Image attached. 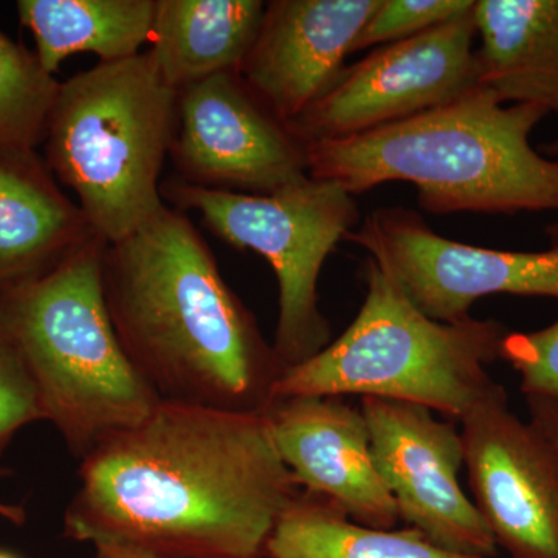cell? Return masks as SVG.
Segmentation results:
<instances>
[{
  "mask_svg": "<svg viewBox=\"0 0 558 558\" xmlns=\"http://www.w3.org/2000/svg\"><path fill=\"white\" fill-rule=\"evenodd\" d=\"M269 558H470L433 545L416 529L362 526L332 502L300 492L266 546Z\"/></svg>",
  "mask_w": 558,
  "mask_h": 558,
  "instance_id": "19",
  "label": "cell"
},
{
  "mask_svg": "<svg viewBox=\"0 0 558 558\" xmlns=\"http://www.w3.org/2000/svg\"><path fill=\"white\" fill-rule=\"evenodd\" d=\"M380 0H274L240 75L281 120L292 123L343 72Z\"/></svg>",
  "mask_w": 558,
  "mask_h": 558,
  "instance_id": "14",
  "label": "cell"
},
{
  "mask_svg": "<svg viewBox=\"0 0 558 558\" xmlns=\"http://www.w3.org/2000/svg\"><path fill=\"white\" fill-rule=\"evenodd\" d=\"M473 502L510 558H558V453L531 421L509 409L508 392L461 422Z\"/></svg>",
  "mask_w": 558,
  "mask_h": 558,
  "instance_id": "12",
  "label": "cell"
},
{
  "mask_svg": "<svg viewBox=\"0 0 558 558\" xmlns=\"http://www.w3.org/2000/svg\"><path fill=\"white\" fill-rule=\"evenodd\" d=\"M473 5L475 0H380L355 39L352 53L411 38L461 16Z\"/></svg>",
  "mask_w": 558,
  "mask_h": 558,
  "instance_id": "21",
  "label": "cell"
},
{
  "mask_svg": "<svg viewBox=\"0 0 558 558\" xmlns=\"http://www.w3.org/2000/svg\"><path fill=\"white\" fill-rule=\"evenodd\" d=\"M478 86L558 116V0H476Z\"/></svg>",
  "mask_w": 558,
  "mask_h": 558,
  "instance_id": "16",
  "label": "cell"
},
{
  "mask_svg": "<svg viewBox=\"0 0 558 558\" xmlns=\"http://www.w3.org/2000/svg\"><path fill=\"white\" fill-rule=\"evenodd\" d=\"M46 418L38 387L20 351L0 330V457L25 425Z\"/></svg>",
  "mask_w": 558,
  "mask_h": 558,
  "instance_id": "23",
  "label": "cell"
},
{
  "mask_svg": "<svg viewBox=\"0 0 558 558\" xmlns=\"http://www.w3.org/2000/svg\"><path fill=\"white\" fill-rule=\"evenodd\" d=\"M102 292L121 347L160 402L269 409L284 368L185 213L163 205L106 245Z\"/></svg>",
  "mask_w": 558,
  "mask_h": 558,
  "instance_id": "2",
  "label": "cell"
},
{
  "mask_svg": "<svg viewBox=\"0 0 558 558\" xmlns=\"http://www.w3.org/2000/svg\"><path fill=\"white\" fill-rule=\"evenodd\" d=\"M266 2L260 0H156L150 53L175 92L219 73H240Z\"/></svg>",
  "mask_w": 558,
  "mask_h": 558,
  "instance_id": "17",
  "label": "cell"
},
{
  "mask_svg": "<svg viewBox=\"0 0 558 558\" xmlns=\"http://www.w3.org/2000/svg\"><path fill=\"white\" fill-rule=\"evenodd\" d=\"M16 10L35 38L40 65L54 75L81 51L102 62L138 54L150 39L156 0H20Z\"/></svg>",
  "mask_w": 558,
  "mask_h": 558,
  "instance_id": "18",
  "label": "cell"
},
{
  "mask_svg": "<svg viewBox=\"0 0 558 558\" xmlns=\"http://www.w3.org/2000/svg\"><path fill=\"white\" fill-rule=\"evenodd\" d=\"M106 245L98 238L44 277L0 290V330L31 371L47 421L80 459L160 403L110 322L102 292Z\"/></svg>",
  "mask_w": 558,
  "mask_h": 558,
  "instance_id": "4",
  "label": "cell"
},
{
  "mask_svg": "<svg viewBox=\"0 0 558 558\" xmlns=\"http://www.w3.org/2000/svg\"><path fill=\"white\" fill-rule=\"evenodd\" d=\"M170 157L178 179L204 189L271 194L310 178L306 146L238 72L178 90Z\"/></svg>",
  "mask_w": 558,
  "mask_h": 558,
  "instance_id": "11",
  "label": "cell"
},
{
  "mask_svg": "<svg viewBox=\"0 0 558 558\" xmlns=\"http://www.w3.org/2000/svg\"><path fill=\"white\" fill-rule=\"evenodd\" d=\"M357 317L317 355L284 369L274 400L295 396H360L427 407L461 422L506 389L487 365L509 330L495 319L442 323L418 311L368 258Z\"/></svg>",
  "mask_w": 558,
  "mask_h": 558,
  "instance_id": "5",
  "label": "cell"
},
{
  "mask_svg": "<svg viewBox=\"0 0 558 558\" xmlns=\"http://www.w3.org/2000/svg\"><path fill=\"white\" fill-rule=\"evenodd\" d=\"M539 150H542L543 156L549 157V159L558 160V138L553 140L550 143H546V145L539 146ZM546 234H548L553 247L558 248V222L546 227Z\"/></svg>",
  "mask_w": 558,
  "mask_h": 558,
  "instance_id": "26",
  "label": "cell"
},
{
  "mask_svg": "<svg viewBox=\"0 0 558 558\" xmlns=\"http://www.w3.org/2000/svg\"><path fill=\"white\" fill-rule=\"evenodd\" d=\"M529 421L553 444L558 453V402L548 399L526 398Z\"/></svg>",
  "mask_w": 558,
  "mask_h": 558,
  "instance_id": "24",
  "label": "cell"
},
{
  "mask_svg": "<svg viewBox=\"0 0 558 558\" xmlns=\"http://www.w3.org/2000/svg\"><path fill=\"white\" fill-rule=\"evenodd\" d=\"M499 359L519 373L526 398L558 402V319L534 332H510L501 343Z\"/></svg>",
  "mask_w": 558,
  "mask_h": 558,
  "instance_id": "22",
  "label": "cell"
},
{
  "mask_svg": "<svg viewBox=\"0 0 558 558\" xmlns=\"http://www.w3.org/2000/svg\"><path fill=\"white\" fill-rule=\"evenodd\" d=\"M344 241L369 258L436 322L470 317L490 295L545 296L558 301V248L505 252L447 240L413 209L385 207L371 213Z\"/></svg>",
  "mask_w": 558,
  "mask_h": 558,
  "instance_id": "9",
  "label": "cell"
},
{
  "mask_svg": "<svg viewBox=\"0 0 558 558\" xmlns=\"http://www.w3.org/2000/svg\"><path fill=\"white\" fill-rule=\"evenodd\" d=\"M299 494L264 414L160 402L81 459L64 534L172 558H259Z\"/></svg>",
  "mask_w": 558,
  "mask_h": 558,
  "instance_id": "1",
  "label": "cell"
},
{
  "mask_svg": "<svg viewBox=\"0 0 558 558\" xmlns=\"http://www.w3.org/2000/svg\"><path fill=\"white\" fill-rule=\"evenodd\" d=\"M0 558H17L14 554L5 553V550H0Z\"/></svg>",
  "mask_w": 558,
  "mask_h": 558,
  "instance_id": "28",
  "label": "cell"
},
{
  "mask_svg": "<svg viewBox=\"0 0 558 558\" xmlns=\"http://www.w3.org/2000/svg\"><path fill=\"white\" fill-rule=\"evenodd\" d=\"M160 193L172 208L199 213L227 244L269 260L279 288L274 349L282 368L328 347L330 328L318 307L317 284L330 253L360 223L352 194L311 175L271 194L204 189L178 178L161 182Z\"/></svg>",
  "mask_w": 558,
  "mask_h": 558,
  "instance_id": "7",
  "label": "cell"
},
{
  "mask_svg": "<svg viewBox=\"0 0 558 558\" xmlns=\"http://www.w3.org/2000/svg\"><path fill=\"white\" fill-rule=\"evenodd\" d=\"M7 473H9L7 470L0 469V476L7 475ZM0 517L11 521V523L22 524L25 521V510L20 508V506L0 502Z\"/></svg>",
  "mask_w": 558,
  "mask_h": 558,
  "instance_id": "27",
  "label": "cell"
},
{
  "mask_svg": "<svg viewBox=\"0 0 558 558\" xmlns=\"http://www.w3.org/2000/svg\"><path fill=\"white\" fill-rule=\"evenodd\" d=\"M473 9L411 38L377 47L288 126L304 146L365 134L478 87Z\"/></svg>",
  "mask_w": 558,
  "mask_h": 558,
  "instance_id": "8",
  "label": "cell"
},
{
  "mask_svg": "<svg viewBox=\"0 0 558 558\" xmlns=\"http://www.w3.org/2000/svg\"><path fill=\"white\" fill-rule=\"evenodd\" d=\"M98 238L44 157L0 149V290L44 277Z\"/></svg>",
  "mask_w": 558,
  "mask_h": 558,
  "instance_id": "15",
  "label": "cell"
},
{
  "mask_svg": "<svg viewBox=\"0 0 558 558\" xmlns=\"http://www.w3.org/2000/svg\"><path fill=\"white\" fill-rule=\"evenodd\" d=\"M175 101L149 50L61 83L44 160L106 244L130 236L165 205L160 174Z\"/></svg>",
  "mask_w": 558,
  "mask_h": 558,
  "instance_id": "6",
  "label": "cell"
},
{
  "mask_svg": "<svg viewBox=\"0 0 558 558\" xmlns=\"http://www.w3.org/2000/svg\"><path fill=\"white\" fill-rule=\"evenodd\" d=\"M546 116L537 106L502 105L478 86L411 119L311 143L307 171L352 196L381 183H413L418 205L435 215L558 213V160L531 145Z\"/></svg>",
  "mask_w": 558,
  "mask_h": 558,
  "instance_id": "3",
  "label": "cell"
},
{
  "mask_svg": "<svg viewBox=\"0 0 558 558\" xmlns=\"http://www.w3.org/2000/svg\"><path fill=\"white\" fill-rule=\"evenodd\" d=\"M259 558H269V557L264 556V557H259Z\"/></svg>",
  "mask_w": 558,
  "mask_h": 558,
  "instance_id": "29",
  "label": "cell"
},
{
  "mask_svg": "<svg viewBox=\"0 0 558 558\" xmlns=\"http://www.w3.org/2000/svg\"><path fill=\"white\" fill-rule=\"evenodd\" d=\"M94 558H172L149 553V550L132 548V546L116 545V543H100L94 545Z\"/></svg>",
  "mask_w": 558,
  "mask_h": 558,
  "instance_id": "25",
  "label": "cell"
},
{
  "mask_svg": "<svg viewBox=\"0 0 558 558\" xmlns=\"http://www.w3.org/2000/svg\"><path fill=\"white\" fill-rule=\"evenodd\" d=\"M60 86L35 53L0 32V149L43 145Z\"/></svg>",
  "mask_w": 558,
  "mask_h": 558,
  "instance_id": "20",
  "label": "cell"
},
{
  "mask_svg": "<svg viewBox=\"0 0 558 558\" xmlns=\"http://www.w3.org/2000/svg\"><path fill=\"white\" fill-rule=\"evenodd\" d=\"M377 470L400 521L433 545L470 558H495L498 545L459 484L464 442L453 421L399 400L362 398Z\"/></svg>",
  "mask_w": 558,
  "mask_h": 558,
  "instance_id": "10",
  "label": "cell"
},
{
  "mask_svg": "<svg viewBox=\"0 0 558 558\" xmlns=\"http://www.w3.org/2000/svg\"><path fill=\"white\" fill-rule=\"evenodd\" d=\"M263 414L279 458L303 492L332 502L362 526H398V506L377 470L360 407L336 396H295L275 399Z\"/></svg>",
  "mask_w": 558,
  "mask_h": 558,
  "instance_id": "13",
  "label": "cell"
}]
</instances>
